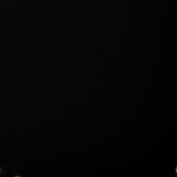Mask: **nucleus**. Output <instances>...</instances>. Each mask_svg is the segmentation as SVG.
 <instances>
[]
</instances>
